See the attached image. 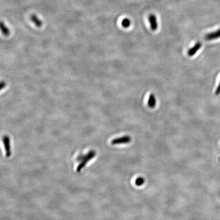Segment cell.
<instances>
[{"label":"cell","mask_w":220,"mask_h":220,"mask_svg":"<svg viewBox=\"0 0 220 220\" xmlns=\"http://www.w3.org/2000/svg\"><path fill=\"white\" fill-rule=\"evenodd\" d=\"M132 141V138L129 136H125L113 139L111 142L112 145H118V144H128L130 143Z\"/></svg>","instance_id":"obj_1"},{"label":"cell","mask_w":220,"mask_h":220,"mask_svg":"<svg viewBox=\"0 0 220 220\" xmlns=\"http://www.w3.org/2000/svg\"><path fill=\"white\" fill-rule=\"evenodd\" d=\"M121 25L123 28H128L131 25V21L128 18H125L121 22Z\"/></svg>","instance_id":"obj_8"},{"label":"cell","mask_w":220,"mask_h":220,"mask_svg":"<svg viewBox=\"0 0 220 220\" xmlns=\"http://www.w3.org/2000/svg\"><path fill=\"white\" fill-rule=\"evenodd\" d=\"M201 46H202V44H201V42H197L194 45V46H193V48H191L188 50V56L192 57V56H193L194 55L196 54L197 52L200 49Z\"/></svg>","instance_id":"obj_3"},{"label":"cell","mask_w":220,"mask_h":220,"mask_svg":"<svg viewBox=\"0 0 220 220\" xmlns=\"http://www.w3.org/2000/svg\"><path fill=\"white\" fill-rule=\"evenodd\" d=\"M220 94V81L218 86L217 87V89L215 90V94L216 95H218Z\"/></svg>","instance_id":"obj_10"},{"label":"cell","mask_w":220,"mask_h":220,"mask_svg":"<svg viewBox=\"0 0 220 220\" xmlns=\"http://www.w3.org/2000/svg\"><path fill=\"white\" fill-rule=\"evenodd\" d=\"M220 29L215 32H211L205 35V39L207 40H212L220 38Z\"/></svg>","instance_id":"obj_4"},{"label":"cell","mask_w":220,"mask_h":220,"mask_svg":"<svg viewBox=\"0 0 220 220\" xmlns=\"http://www.w3.org/2000/svg\"><path fill=\"white\" fill-rule=\"evenodd\" d=\"M155 105H156V98L154 94L152 93L149 96L148 105L150 108H154Z\"/></svg>","instance_id":"obj_6"},{"label":"cell","mask_w":220,"mask_h":220,"mask_svg":"<svg viewBox=\"0 0 220 220\" xmlns=\"http://www.w3.org/2000/svg\"><path fill=\"white\" fill-rule=\"evenodd\" d=\"M144 182H145V179L143 177H138L135 181V184L137 186H141L143 185Z\"/></svg>","instance_id":"obj_9"},{"label":"cell","mask_w":220,"mask_h":220,"mask_svg":"<svg viewBox=\"0 0 220 220\" xmlns=\"http://www.w3.org/2000/svg\"><path fill=\"white\" fill-rule=\"evenodd\" d=\"M149 22L150 23V26L152 30L156 31L158 29V24L157 18L155 15L152 14L149 16Z\"/></svg>","instance_id":"obj_2"},{"label":"cell","mask_w":220,"mask_h":220,"mask_svg":"<svg viewBox=\"0 0 220 220\" xmlns=\"http://www.w3.org/2000/svg\"><path fill=\"white\" fill-rule=\"evenodd\" d=\"M0 27H1V30L2 33L4 35H5V36H8L10 35V31L9 29L5 25V24L2 21L1 22Z\"/></svg>","instance_id":"obj_7"},{"label":"cell","mask_w":220,"mask_h":220,"mask_svg":"<svg viewBox=\"0 0 220 220\" xmlns=\"http://www.w3.org/2000/svg\"><path fill=\"white\" fill-rule=\"evenodd\" d=\"M1 90H2L3 88H5L6 86V83L5 81H1Z\"/></svg>","instance_id":"obj_11"},{"label":"cell","mask_w":220,"mask_h":220,"mask_svg":"<svg viewBox=\"0 0 220 220\" xmlns=\"http://www.w3.org/2000/svg\"><path fill=\"white\" fill-rule=\"evenodd\" d=\"M31 20L34 24H35V26L37 27H42L43 25L42 22L39 18L36 15H32L30 16Z\"/></svg>","instance_id":"obj_5"}]
</instances>
